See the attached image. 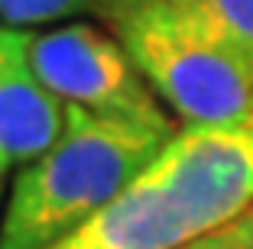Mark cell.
<instances>
[{
    "instance_id": "cell-1",
    "label": "cell",
    "mask_w": 253,
    "mask_h": 249,
    "mask_svg": "<svg viewBox=\"0 0 253 249\" xmlns=\"http://www.w3.org/2000/svg\"><path fill=\"white\" fill-rule=\"evenodd\" d=\"M175 126L97 117L65 104V126L13 178L0 249H52L104 211L153 165Z\"/></svg>"
},
{
    "instance_id": "cell-2",
    "label": "cell",
    "mask_w": 253,
    "mask_h": 249,
    "mask_svg": "<svg viewBox=\"0 0 253 249\" xmlns=\"http://www.w3.org/2000/svg\"><path fill=\"white\" fill-rule=\"evenodd\" d=\"M111 20L146 84L185 126L253 113V62L169 0H124Z\"/></svg>"
},
{
    "instance_id": "cell-3",
    "label": "cell",
    "mask_w": 253,
    "mask_h": 249,
    "mask_svg": "<svg viewBox=\"0 0 253 249\" xmlns=\"http://www.w3.org/2000/svg\"><path fill=\"white\" fill-rule=\"evenodd\" d=\"M237 217L217 184L166 142L124 194L52 249H179Z\"/></svg>"
},
{
    "instance_id": "cell-4",
    "label": "cell",
    "mask_w": 253,
    "mask_h": 249,
    "mask_svg": "<svg viewBox=\"0 0 253 249\" xmlns=\"http://www.w3.org/2000/svg\"><path fill=\"white\" fill-rule=\"evenodd\" d=\"M36 78L59 101L84 107L97 117L175 126L124 45L88 23H68L39 33L30 42Z\"/></svg>"
},
{
    "instance_id": "cell-5",
    "label": "cell",
    "mask_w": 253,
    "mask_h": 249,
    "mask_svg": "<svg viewBox=\"0 0 253 249\" xmlns=\"http://www.w3.org/2000/svg\"><path fill=\"white\" fill-rule=\"evenodd\" d=\"M30 42L26 30H0V149L23 165L39 159L65 126V107L33 71Z\"/></svg>"
},
{
    "instance_id": "cell-6",
    "label": "cell",
    "mask_w": 253,
    "mask_h": 249,
    "mask_svg": "<svg viewBox=\"0 0 253 249\" xmlns=\"http://www.w3.org/2000/svg\"><path fill=\"white\" fill-rule=\"evenodd\" d=\"M253 62V0H169Z\"/></svg>"
},
{
    "instance_id": "cell-7",
    "label": "cell",
    "mask_w": 253,
    "mask_h": 249,
    "mask_svg": "<svg viewBox=\"0 0 253 249\" xmlns=\"http://www.w3.org/2000/svg\"><path fill=\"white\" fill-rule=\"evenodd\" d=\"M84 10H97V3L94 0H0V20L13 30L55 23L65 16H78Z\"/></svg>"
},
{
    "instance_id": "cell-8",
    "label": "cell",
    "mask_w": 253,
    "mask_h": 249,
    "mask_svg": "<svg viewBox=\"0 0 253 249\" xmlns=\"http://www.w3.org/2000/svg\"><path fill=\"white\" fill-rule=\"evenodd\" d=\"M179 249H253V207L240 213L237 220L224 223V227L211 230V233L198 236V240L185 243Z\"/></svg>"
},
{
    "instance_id": "cell-9",
    "label": "cell",
    "mask_w": 253,
    "mask_h": 249,
    "mask_svg": "<svg viewBox=\"0 0 253 249\" xmlns=\"http://www.w3.org/2000/svg\"><path fill=\"white\" fill-rule=\"evenodd\" d=\"M10 165H13V159H10L3 149H0V194H3V184H7V175H10Z\"/></svg>"
},
{
    "instance_id": "cell-10",
    "label": "cell",
    "mask_w": 253,
    "mask_h": 249,
    "mask_svg": "<svg viewBox=\"0 0 253 249\" xmlns=\"http://www.w3.org/2000/svg\"><path fill=\"white\" fill-rule=\"evenodd\" d=\"M94 3H97V10H101V13H107V16H111L114 10H117L120 3H124V0H94Z\"/></svg>"
}]
</instances>
